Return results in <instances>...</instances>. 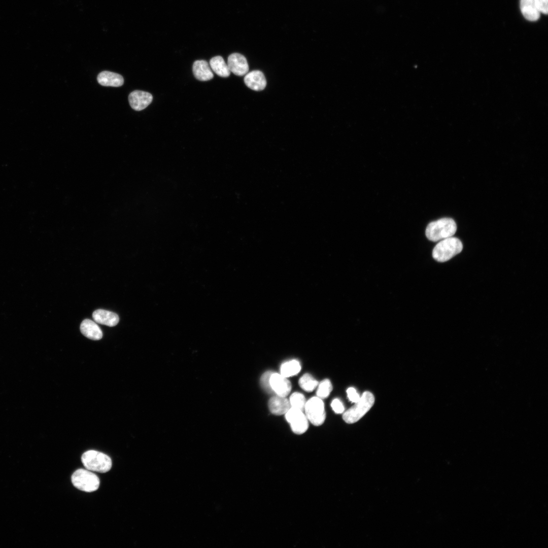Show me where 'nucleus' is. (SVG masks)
Segmentation results:
<instances>
[{
    "label": "nucleus",
    "instance_id": "13",
    "mask_svg": "<svg viewBox=\"0 0 548 548\" xmlns=\"http://www.w3.org/2000/svg\"><path fill=\"white\" fill-rule=\"evenodd\" d=\"M81 333L89 339L98 340L102 337V332L95 321L90 319L84 320L80 325Z\"/></svg>",
    "mask_w": 548,
    "mask_h": 548
},
{
    "label": "nucleus",
    "instance_id": "19",
    "mask_svg": "<svg viewBox=\"0 0 548 548\" xmlns=\"http://www.w3.org/2000/svg\"><path fill=\"white\" fill-rule=\"evenodd\" d=\"M300 370L301 365L299 362L296 360H291L282 364L280 374L286 378H288L297 374Z\"/></svg>",
    "mask_w": 548,
    "mask_h": 548
},
{
    "label": "nucleus",
    "instance_id": "1",
    "mask_svg": "<svg viewBox=\"0 0 548 548\" xmlns=\"http://www.w3.org/2000/svg\"><path fill=\"white\" fill-rule=\"evenodd\" d=\"M456 230L455 221L452 218H443L429 223L425 234L429 240L437 242L453 236Z\"/></svg>",
    "mask_w": 548,
    "mask_h": 548
},
{
    "label": "nucleus",
    "instance_id": "3",
    "mask_svg": "<svg viewBox=\"0 0 548 548\" xmlns=\"http://www.w3.org/2000/svg\"><path fill=\"white\" fill-rule=\"evenodd\" d=\"M81 460L85 467L90 471L105 473L112 467V460L105 454L95 451L89 450L84 453Z\"/></svg>",
    "mask_w": 548,
    "mask_h": 548
},
{
    "label": "nucleus",
    "instance_id": "20",
    "mask_svg": "<svg viewBox=\"0 0 548 548\" xmlns=\"http://www.w3.org/2000/svg\"><path fill=\"white\" fill-rule=\"evenodd\" d=\"M318 384V382L309 373L303 374L299 380V386L306 392L313 391Z\"/></svg>",
    "mask_w": 548,
    "mask_h": 548
},
{
    "label": "nucleus",
    "instance_id": "7",
    "mask_svg": "<svg viewBox=\"0 0 548 548\" xmlns=\"http://www.w3.org/2000/svg\"><path fill=\"white\" fill-rule=\"evenodd\" d=\"M285 415L294 433L301 434L308 429V419L303 411L291 407Z\"/></svg>",
    "mask_w": 548,
    "mask_h": 548
},
{
    "label": "nucleus",
    "instance_id": "8",
    "mask_svg": "<svg viewBox=\"0 0 548 548\" xmlns=\"http://www.w3.org/2000/svg\"><path fill=\"white\" fill-rule=\"evenodd\" d=\"M227 65L230 72L242 76L247 74L249 65L246 57L238 53L230 54L227 59Z\"/></svg>",
    "mask_w": 548,
    "mask_h": 548
},
{
    "label": "nucleus",
    "instance_id": "5",
    "mask_svg": "<svg viewBox=\"0 0 548 548\" xmlns=\"http://www.w3.org/2000/svg\"><path fill=\"white\" fill-rule=\"evenodd\" d=\"M73 485L80 490L91 492L98 489L99 486L98 477L88 469H79L72 475Z\"/></svg>",
    "mask_w": 548,
    "mask_h": 548
},
{
    "label": "nucleus",
    "instance_id": "21",
    "mask_svg": "<svg viewBox=\"0 0 548 548\" xmlns=\"http://www.w3.org/2000/svg\"><path fill=\"white\" fill-rule=\"evenodd\" d=\"M290 404L291 407L304 411L306 400L304 396L299 392H294L290 397Z\"/></svg>",
    "mask_w": 548,
    "mask_h": 548
},
{
    "label": "nucleus",
    "instance_id": "14",
    "mask_svg": "<svg viewBox=\"0 0 548 548\" xmlns=\"http://www.w3.org/2000/svg\"><path fill=\"white\" fill-rule=\"evenodd\" d=\"M268 407L271 413L276 415L285 414L290 408L289 400L286 397L274 396L268 401Z\"/></svg>",
    "mask_w": 548,
    "mask_h": 548
},
{
    "label": "nucleus",
    "instance_id": "4",
    "mask_svg": "<svg viewBox=\"0 0 548 548\" xmlns=\"http://www.w3.org/2000/svg\"><path fill=\"white\" fill-rule=\"evenodd\" d=\"M374 402L373 394L369 391L364 392L355 404L344 413V420L349 424L355 423L369 411Z\"/></svg>",
    "mask_w": 548,
    "mask_h": 548
},
{
    "label": "nucleus",
    "instance_id": "26",
    "mask_svg": "<svg viewBox=\"0 0 548 548\" xmlns=\"http://www.w3.org/2000/svg\"><path fill=\"white\" fill-rule=\"evenodd\" d=\"M540 13L547 14L548 12V0H535Z\"/></svg>",
    "mask_w": 548,
    "mask_h": 548
},
{
    "label": "nucleus",
    "instance_id": "16",
    "mask_svg": "<svg viewBox=\"0 0 548 548\" xmlns=\"http://www.w3.org/2000/svg\"><path fill=\"white\" fill-rule=\"evenodd\" d=\"M98 83L104 86L120 87L124 83L123 77L117 73L103 71L97 76Z\"/></svg>",
    "mask_w": 548,
    "mask_h": 548
},
{
    "label": "nucleus",
    "instance_id": "12",
    "mask_svg": "<svg viewBox=\"0 0 548 548\" xmlns=\"http://www.w3.org/2000/svg\"><path fill=\"white\" fill-rule=\"evenodd\" d=\"M92 318L96 323L110 327L116 326L119 321L117 314L102 309H98L94 311Z\"/></svg>",
    "mask_w": 548,
    "mask_h": 548
},
{
    "label": "nucleus",
    "instance_id": "18",
    "mask_svg": "<svg viewBox=\"0 0 548 548\" xmlns=\"http://www.w3.org/2000/svg\"><path fill=\"white\" fill-rule=\"evenodd\" d=\"M210 66L212 70L219 76L228 77L230 74L227 64L220 56H216L210 59Z\"/></svg>",
    "mask_w": 548,
    "mask_h": 548
},
{
    "label": "nucleus",
    "instance_id": "25",
    "mask_svg": "<svg viewBox=\"0 0 548 548\" xmlns=\"http://www.w3.org/2000/svg\"><path fill=\"white\" fill-rule=\"evenodd\" d=\"M347 393L349 399L352 402H356L360 397L354 388H349L347 390Z\"/></svg>",
    "mask_w": 548,
    "mask_h": 548
},
{
    "label": "nucleus",
    "instance_id": "22",
    "mask_svg": "<svg viewBox=\"0 0 548 548\" xmlns=\"http://www.w3.org/2000/svg\"><path fill=\"white\" fill-rule=\"evenodd\" d=\"M318 386L317 395L321 399L327 398L332 390V384L328 379L322 381Z\"/></svg>",
    "mask_w": 548,
    "mask_h": 548
},
{
    "label": "nucleus",
    "instance_id": "2",
    "mask_svg": "<svg viewBox=\"0 0 548 548\" xmlns=\"http://www.w3.org/2000/svg\"><path fill=\"white\" fill-rule=\"evenodd\" d=\"M463 249L461 241L455 237H450L440 241L434 247L432 257L437 261H447L460 253Z\"/></svg>",
    "mask_w": 548,
    "mask_h": 548
},
{
    "label": "nucleus",
    "instance_id": "11",
    "mask_svg": "<svg viewBox=\"0 0 548 548\" xmlns=\"http://www.w3.org/2000/svg\"><path fill=\"white\" fill-rule=\"evenodd\" d=\"M244 82L247 87L255 91L262 90L266 85L265 76L260 71H253L247 73L244 78Z\"/></svg>",
    "mask_w": 548,
    "mask_h": 548
},
{
    "label": "nucleus",
    "instance_id": "10",
    "mask_svg": "<svg viewBox=\"0 0 548 548\" xmlns=\"http://www.w3.org/2000/svg\"><path fill=\"white\" fill-rule=\"evenodd\" d=\"M153 96L149 92L134 90L128 96L129 103L131 107L135 111H141L147 107L152 102Z\"/></svg>",
    "mask_w": 548,
    "mask_h": 548
},
{
    "label": "nucleus",
    "instance_id": "23",
    "mask_svg": "<svg viewBox=\"0 0 548 548\" xmlns=\"http://www.w3.org/2000/svg\"><path fill=\"white\" fill-rule=\"evenodd\" d=\"M273 372L267 371L264 372L260 379V384L262 388L267 392L271 393L273 392L270 384V378Z\"/></svg>",
    "mask_w": 548,
    "mask_h": 548
},
{
    "label": "nucleus",
    "instance_id": "24",
    "mask_svg": "<svg viewBox=\"0 0 548 548\" xmlns=\"http://www.w3.org/2000/svg\"><path fill=\"white\" fill-rule=\"evenodd\" d=\"M331 406L333 411L336 414H341L344 412L345 408L341 401L338 399H334L331 403Z\"/></svg>",
    "mask_w": 548,
    "mask_h": 548
},
{
    "label": "nucleus",
    "instance_id": "6",
    "mask_svg": "<svg viewBox=\"0 0 548 548\" xmlns=\"http://www.w3.org/2000/svg\"><path fill=\"white\" fill-rule=\"evenodd\" d=\"M304 411L308 420L315 426L322 425L325 420L324 403L317 396L312 397L306 402Z\"/></svg>",
    "mask_w": 548,
    "mask_h": 548
},
{
    "label": "nucleus",
    "instance_id": "17",
    "mask_svg": "<svg viewBox=\"0 0 548 548\" xmlns=\"http://www.w3.org/2000/svg\"><path fill=\"white\" fill-rule=\"evenodd\" d=\"M520 9L524 17L529 21H536L540 17L535 0H521Z\"/></svg>",
    "mask_w": 548,
    "mask_h": 548
},
{
    "label": "nucleus",
    "instance_id": "9",
    "mask_svg": "<svg viewBox=\"0 0 548 548\" xmlns=\"http://www.w3.org/2000/svg\"><path fill=\"white\" fill-rule=\"evenodd\" d=\"M270 384L273 392L278 396L286 397L291 390V384L287 378L278 373H272Z\"/></svg>",
    "mask_w": 548,
    "mask_h": 548
},
{
    "label": "nucleus",
    "instance_id": "15",
    "mask_svg": "<svg viewBox=\"0 0 548 548\" xmlns=\"http://www.w3.org/2000/svg\"><path fill=\"white\" fill-rule=\"evenodd\" d=\"M192 71L195 78L199 81H209L214 77L208 63L204 60L195 61L193 64Z\"/></svg>",
    "mask_w": 548,
    "mask_h": 548
}]
</instances>
